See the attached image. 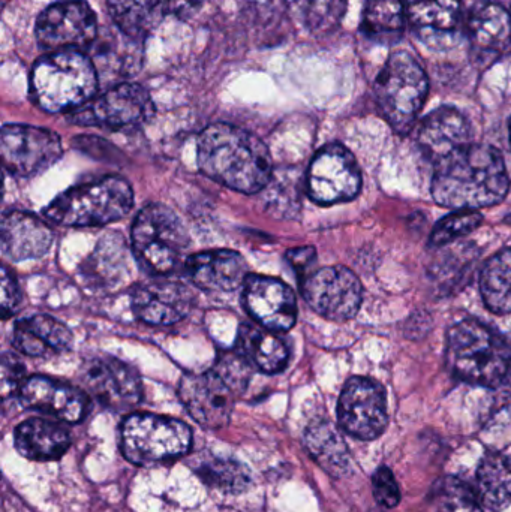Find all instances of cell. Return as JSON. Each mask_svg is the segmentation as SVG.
Listing matches in <instances>:
<instances>
[{
	"instance_id": "28",
	"label": "cell",
	"mask_w": 511,
	"mask_h": 512,
	"mask_svg": "<svg viewBox=\"0 0 511 512\" xmlns=\"http://www.w3.org/2000/svg\"><path fill=\"white\" fill-rule=\"evenodd\" d=\"M111 17L120 32L141 38L171 14L167 0H108Z\"/></svg>"
},
{
	"instance_id": "45",
	"label": "cell",
	"mask_w": 511,
	"mask_h": 512,
	"mask_svg": "<svg viewBox=\"0 0 511 512\" xmlns=\"http://www.w3.org/2000/svg\"><path fill=\"white\" fill-rule=\"evenodd\" d=\"M510 14H511V12H510Z\"/></svg>"
},
{
	"instance_id": "2",
	"label": "cell",
	"mask_w": 511,
	"mask_h": 512,
	"mask_svg": "<svg viewBox=\"0 0 511 512\" xmlns=\"http://www.w3.org/2000/svg\"><path fill=\"white\" fill-rule=\"evenodd\" d=\"M198 167L210 179L242 194H257L272 180V156L251 132L215 123L198 138Z\"/></svg>"
},
{
	"instance_id": "27",
	"label": "cell",
	"mask_w": 511,
	"mask_h": 512,
	"mask_svg": "<svg viewBox=\"0 0 511 512\" xmlns=\"http://www.w3.org/2000/svg\"><path fill=\"white\" fill-rule=\"evenodd\" d=\"M468 33L479 50L506 53L511 48V14L497 3L479 6L471 12Z\"/></svg>"
},
{
	"instance_id": "23",
	"label": "cell",
	"mask_w": 511,
	"mask_h": 512,
	"mask_svg": "<svg viewBox=\"0 0 511 512\" xmlns=\"http://www.w3.org/2000/svg\"><path fill=\"white\" fill-rule=\"evenodd\" d=\"M12 345L30 357H50L71 349L72 333L53 316H30L15 324Z\"/></svg>"
},
{
	"instance_id": "20",
	"label": "cell",
	"mask_w": 511,
	"mask_h": 512,
	"mask_svg": "<svg viewBox=\"0 0 511 512\" xmlns=\"http://www.w3.org/2000/svg\"><path fill=\"white\" fill-rule=\"evenodd\" d=\"M417 144L423 155L437 165L453 153L471 146L473 131L461 111L441 107L429 113L420 123Z\"/></svg>"
},
{
	"instance_id": "36",
	"label": "cell",
	"mask_w": 511,
	"mask_h": 512,
	"mask_svg": "<svg viewBox=\"0 0 511 512\" xmlns=\"http://www.w3.org/2000/svg\"><path fill=\"white\" fill-rule=\"evenodd\" d=\"M201 480L222 492H243L251 484V475L245 466L234 460L215 459L198 469Z\"/></svg>"
},
{
	"instance_id": "41",
	"label": "cell",
	"mask_w": 511,
	"mask_h": 512,
	"mask_svg": "<svg viewBox=\"0 0 511 512\" xmlns=\"http://www.w3.org/2000/svg\"><path fill=\"white\" fill-rule=\"evenodd\" d=\"M287 261L290 262L291 267L297 273H303L315 261V249L311 248V246L291 249V251L287 252Z\"/></svg>"
},
{
	"instance_id": "4",
	"label": "cell",
	"mask_w": 511,
	"mask_h": 512,
	"mask_svg": "<svg viewBox=\"0 0 511 512\" xmlns=\"http://www.w3.org/2000/svg\"><path fill=\"white\" fill-rule=\"evenodd\" d=\"M30 87L36 104L48 113L77 110L95 95V65L80 50L53 51L33 66Z\"/></svg>"
},
{
	"instance_id": "40",
	"label": "cell",
	"mask_w": 511,
	"mask_h": 512,
	"mask_svg": "<svg viewBox=\"0 0 511 512\" xmlns=\"http://www.w3.org/2000/svg\"><path fill=\"white\" fill-rule=\"evenodd\" d=\"M21 303V292L17 280L14 279L8 268H2V315L9 318L12 313L17 312Z\"/></svg>"
},
{
	"instance_id": "44",
	"label": "cell",
	"mask_w": 511,
	"mask_h": 512,
	"mask_svg": "<svg viewBox=\"0 0 511 512\" xmlns=\"http://www.w3.org/2000/svg\"><path fill=\"white\" fill-rule=\"evenodd\" d=\"M510 143H511V120H510Z\"/></svg>"
},
{
	"instance_id": "1",
	"label": "cell",
	"mask_w": 511,
	"mask_h": 512,
	"mask_svg": "<svg viewBox=\"0 0 511 512\" xmlns=\"http://www.w3.org/2000/svg\"><path fill=\"white\" fill-rule=\"evenodd\" d=\"M510 188L503 155L491 146H471L435 165L432 195L438 204L455 210L495 206Z\"/></svg>"
},
{
	"instance_id": "9",
	"label": "cell",
	"mask_w": 511,
	"mask_h": 512,
	"mask_svg": "<svg viewBox=\"0 0 511 512\" xmlns=\"http://www.w3.org/2000/svg\"><path fill=\"white\" fill-rule=\"evenodd\" d=\"M308 194L320 206L347 203L362 189V173L353 153L341 144L323 147L308 171Z\"/></svg>"
},
{
	"instance_id": "8",
	"label": "cell",
	"mask_w": 511,
	"mask_h": 512,
	"mask_svg": "<svg viewBox=\"0 0 511 512\" xmlns=\"http://www.w3.org/2000/svg\"><path fill=\"white\" fill-rule=\"evenodd\" d=\"M123 456L138 466L173 462L188 453L191 429L174 418L132 414L122 424Z\"/></svg>"
},
{
	"instance_id": "11",
	"label": "cell",
	"mask_w": 511,
	"mask_h": 512,
	"mask_svg": "<svg viewBox=\"0 0 511 512\" xmlns=\"http://www.w3.org/2000/svg\"><path fill=\"white\" fill-rule=\"evenodd\" d=\"M95 12L83 0L53 3L36 20V39L53 51L80 50L92 44L98 35Z\"/></svg>"
},
{
	"instance_id": "42",
	"label": "cell",
	"mask_w": 511,
	"mask_h": 512,
	"mask_svg": "<svg viewBox=\"0 0 511 512\" xmlns=\"http://www.w3.org/2000/svg\"><path fill=\"white\" fill-rule=\"evenodd\" d=\"M204 0H167L171 14H186L194 11Z\"/></svg>"
},
{
	"instance_id": "10",
	"label": "cell",
	"mask_w": 511,
	"mask_h": 512,
	"mask_svg": "<svg viewBox=\"0 0 511 512\" xmlns=\"http://www.w3.org/2000/svg\"><path fill=\"white\" fill-rule=\"evenodd\" d=\"M303 298L323 318L348 321L362 306L363 289L359 277L347 267L320 268L302 280Z\"/></svg>"
},
{
	"instance_id": "17",
	"label": "cell",
	"mask_w": 511,
	"mask_h": 512,
	"mask_svg": "<svg viewBox=\"0 0 511 512\" xmlns=\"http://www.w3.org/2000/svg\"><path fill=\"white\" fill-rule=\"evenodd\" d=\"M132 310L150 325H173L189 315L194 306L191 289L177 280L158 276L135 286Z\"/></svg>"
},
{
	"instance_id": "19",
	"label": "cell",
	"mask_w": 511,
	"mask_h": 512,
	"mask_svg": "<svg viewBox=\"0 0 511 512\" xmlns=\"http://www.w3.org/2000/svg\"><path fill=\"white\" fill-rule=\"evenodd\" d=\"M18 394L26 408L65 423H78L86 417L89 409V400L83 391L45 376L26 379Z\"/></svg>"
},
{
	"instance_id": "34",
	"label": "cell",
	"mask_w": 511,
	"mask_h": 512,
	"mask_svg": "<svg viewBox=\"0 0 511 512\" xmlns=\"http://www.w3.org/2000/svg\"><path fill=\"white\" fill-rule=\"evenodd\" d=\"M479 496L458 478L446 477L432 487L426 512H483Z\"/></svg>"
},
{
	"instance_id": "35",
	"label": "cell",
	"mask_w": 511,
	"mask_h": 512,
	"mask_svg": "<svg viewBox=\"0 0 511 512\" xmlns=\"http://www.w3.org/2000/svg\"><path fill=\"white\" fill-rule=\"evenodd\" d=\"M93 277L108 285L122 277L123 268L128 267V254L122 237L111 234L99 242L89 261Z\"/></svg>"
},
{
	"instance_id": "25",
	"label": "cell",
	"mask_w": 511,
	"mask_h": 512,
	"mask_svg": "<svg viewBox=\"0 0 511 512\" xmlns=\"http://www.w3.org/2000/svg\"><path fill=\"white\" fill-rule=\"evenodd\" d=\"M236 354L249 366L263 373L282 372L287 367V345L263 325L243 324L237 331Z\"/></svg>"
},
{
	"instance_id": "30",
	"label": "cell",
	"mask_w": 511,
	"mask_h": 512,
	"mask_svg": "<svg viewBox=\"0 0 511 512\" xmlns=\"http://www.w3.org/2000/svg\"><path fill=\"white\" fill-rule=\"evenodd\" d=\"M405 0H366L362 30L380 44H395L402 38L407 24Z\"/></svg>"
},
{
	"instance_id": "5",
	"label": "cell",
	"mask_w": 511,
	"mask_h": 512,
	"mask_svg": "<svg viewBox=\"0 0 511 512\" xmlns=\"http://www.w3.org/2000/svg\"><path fill=\"white\" fill-rule=\"evenodd\" d=\"M134 194L122 177L108 176L57 195L44 215L65 227H102L131 212Z\"/></svg>"
},
{
	"instance_id": "37",
	"label": "cell",
	"mask_w": 511,
	"mask_h": 512,
	"mask_svg": "<svg viewBox=\"0 0 511 512\" xmlns=\"http://www.w3.org/2000/svg\"><path fill=\"white\" fill-rule=\"evenodd\" d=\"M482 213L477 210H456L452 215L446 216L443 221L438 222L437 227L432 231V248L450 245L461 237L468 236L482 225Z\"/></svg>"
},
{
	"instance_id": "21",
	"label": "cell",
	"mask_w": 511,
	"mask_h": 512,
	"mask_svg": "<svg viewBox=\"0 0 511 512\" xmlns=\"http://www.w3.org/2000/svg\"><path fill=\"white\" fill-rule=\"evenodd\" d=\"M185 268L191 282L209 292L236 291L249 277L246 259L227 249L189 256Z\"/></svg>"
},
{
	"instance_id": "7",
	"label": "cell",
	"mask_w": 511,
	"mask_h": 512,
	"mask_svg": "<svg viewBox=\"0 0 511 512\" xmlns=\"http://www.w3.org/2000/svg\"><path fill=\"white\" fill-rule=\"evenodd\" d=\"M189 237L179 216L162 204L144 207L132 225V251L155 276L176 270L188 251Z\"/></svg>"
},
{
	"instance_id": "18",
	"label": "cell",
	"mask_w": 511,
	"mask_h": 512,
	"mask_svg": "<svg viewBox=\"0 0 511 512\" xmlns=\"http://www.w3.org/2000/svg\"><path fill=\"white\" fill-rule=\"evenodd\" d=\"M243 301L252 318L269 330L288 331L296 324V295L282 280L249 274L243 285Z\"/></svg>"
},
{
	"instance_id": "16",
	"label": "cell",
	"mask_w": 511,
	"mask_h": 512,
	"mask_svg": "<svg viewBox=\"0 0 511 512\" xmlns=\"http://www.w3.org/2000/svg\"><path fill=\"white\" fill-rule=\"evenodd\" d=\"M81 381L96 400L113 409L128 411L141 400L140 376L132 367L113 357L93 358L83 366Z\"/></svg>"
},
{
	"instance_id": "3",
	"label": "cell",
	"mask_w": 511,
	"mask_h": 512,
	"mask_svg": "<svg viewBox=\"0 0 511 512\" xmlns=\"http://www.w3.org/2000/svg\"><path fill=\"white\" fill-rule=\"evenodd\" d=\"M446 357L453 375L468 384H510L511 343L482 322L467 319L450 328Z\"/></svg>"
},
{
	"instance_id": "14",
	"label": "cell",
	"mask_w": 511,
	"mask_h": 512,
	"mask_svg": "<svg viewBox=\"0 0 511 512\" xmlns=\"http://www.w3.org/2000/svg\"><path fill=\"white\" fill-rule=\"evenodd\" d=\"M153 113L155 107L147 90L138 84L125 83L77 108L72 122L113 129L131 128L143 125Z\"/></svg>"
},
{
	"instance_id": "39",
	"label": "cell",
	"mask_w": 511,
	"mask_h": 512,
	"mask_svg": "<svg viewBox=\"0 0 511 512\" xmlns=\"http://www.w3.org/2000/svg\"><path fill=\"white\" fill-rule=\"evenodd\" d=\"M24 367L14 354L5 352L2 357V388L3 396H8L14 390H20L23 385Z\"/></svg>"
},
{
	"instance_id": "43",
	"label": "cell",
	"mask_w": 511,
	"mask_h": 512,
	"mask_svg": "<svg viewBox=\"0 0 511 512\" xmlns=\"http://www.w3.org/2000/svg\"><path fill=\"white\" fill-rule=\"evenodd\" d=\"M506 221L509 222V224H511V216H509V218H507Z\"/></svg>"
},
{
	"instance_id": "38",
	"label": "cell",
	"mask_w": 511,
	"mask_h": 512,
	"mask_svg": "<svg viewBox=\"0 0 511 512\" xmlns=\"http://www.w3.org/2000/svg\"><path fill=\"white\" fill-rule=\"evenodd\" d=\"M372 487H374L375 499L381 507L395 508L401 501L398 483L393 477V472L386 466L375 472L374 478H372Z\"/></svg>"
},
{
	"instance_id": "32",
	"label": "cell",
	"mask_w": 511,
	"mask_h": 512,
	"mask_svg": "<svg viewBox=\"0 0 511 512\" xmlns=\"http://www.w3.org/2000/svg\"><path fill=\"white\" fill-rule=\"evenodd\" d=\"M477 487L483 507L503 511L511 504V460L503 454L489 453L477 469Z\"/></svg>"
},
{
	"instance_id": "22",
	"label": "cell",
	"mask_w": 511,
	"mask_h": 512,
	"mask_svg": "<svg viewBox=\"0 0 511 512\" xmlns=\"http://www.w3.org/2000/svg\"><path fill=\"white\" fill-rule=\"evenodd\" d=\"M53 243V231L30 213L8 212L0 227V245L11 261L41 258Z\"/></svg>"
},
{
	"instance_id": "33",
	"label": "cell",
	"mask_w": 511,
	"mask_h": 512,
	"mask_svg": "<svg viewBox=\"0 0 511 512\" xmlns=\"http://www.w3.org/2000/svg\"><path fill=\"white\" fill-rule=\"evenodd\" d=\"M480 291L489 310L498 315H511V249L498 252L486 262Z\"/></svg>"
},
{
	"instance_id": "13",
	"label": "cell",
	"mask_w": 511,
	"mask_h": 512,
	"mask_svg": "<svg viewBox=\"0 0 511 512\" xmlns=\"http://www.w3.org/2000/svg\"><path fill=\"white\" fill-rule=\"evenodd\" d=\"M3 167L18 177H33L48 170L62 156L59 135L29 125H5L2 129Z\"/></svg>"
},
{
	"instance_id": "15",
	"label": "cell",
	"mask_w": 511,
	"mask_h": 512,
	"mask_svg": "<svg viewBox=\"0 0 511 512\" xmlns=\"http://www.w3.org/2000/svg\"><path fill=\"white\" fill-rule=\"evenodd\" d=\"M179 396L191 417L206 429H222L233 414L234 390L216 370L183 376Z\"/></svg>"
},
{
	"instance_id": "12",
	"label": "cell",
	"mask_w": 511,
	"mask_h": 512,
	"mask_svg": "<svg viewBox=\"0 0 511 512\" xmlns=\"http://www.w3.org/2000/svg\"><path fill=\"white\" fill-rule=\"evenodd\" d=\"M338 418L342 429L354 438L377 439L389 424L386 391L374 379L354 376L339 397Z\"/></svg>"
},
{
	"instance_id": "29",
	"label": "cell",
	"mask_w": 511,
	"mask_h": 512,
	"mask_svg": "<svg viewBox=\"0 0 511 512\" xmlns=\"http://www.w3.org/2000/svg\"><path fill=\"white\" fill-rule=\"evenodd\" d=\"M306 447L311 456L335 477L351 471V457L341 433L329 421H317L306 432Z\"/></svg>"
},
{
	"instance_id": "31",
	"label": "cell",
	"mask_w": 511,
	"mask_h": 512,
	"mask_svg": "<svg viewBox=\"0 0 511 512\" xmlns=\"http://www.w3.org/2000/svg\"><path fill=\"white\" fill-rule=\"evenodd\" d=\"M291 20L314 36L335 32L347 11V0H285Z\"/></svg>"
},
{
	"instance_id": "26",
	"label": "cell",
	"mask_w": 511,
	"mask_h": 512,
	"mask_svg": "<svg viewBox=\"0 0 511 512\" xmlns=\"http://www.w3.org/2000/svg\"><path fill=\"white\" fill-rule=\"evenodd\" d=\"M71 445L68 430L53 421L32 418L15 430V448L21 456L36 462L60 459Z\"/></svg>"
},
{
	"instance_id": "6",
	"label": "cell",
	"mask_w": 511,
	"mask_h": 512,
	"mask_svg": "<svg viewBox=\"0 0 511 512\" xmlns=\"http://www.w3.org/2000/svg\"><path fill=\"white\" fill-rule=\"evenodd\" d=\"M428 77L411 54L396 51L375 80L378 110L398 134H408L428 98Z\"/></svg>"
},
{
	"instance_id": "24",
	"label": "cell",
	"mask_w": 511,
	"mask_h": 512,
	"mask_svg": "<svg viewBox=\"0 0 511 512\" xmlns=\"http://www.w3.org/2000/svg\"><path fill=\"white\" fill-rule=\"evenodd\" d=\"M413 29L431 45L449 44L461 15V0H405Z\"/></svg>"
}]
</instances>
